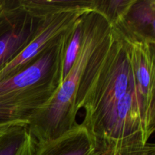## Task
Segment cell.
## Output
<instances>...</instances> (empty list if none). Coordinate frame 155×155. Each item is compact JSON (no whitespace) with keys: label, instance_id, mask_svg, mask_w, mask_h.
Instances as JSON below:
<instances>
[{"label":"cell","instance_id":"1","mask_svg":"<svg viewBox=\"0 0 155 155\" xmlns=\"http://www.w3.org/2000/svg\"><path fill=\"white\" fill-rule=\"evenodd\" d=\"M74 26L21 72L0 80V124L30 123L48 105L62 83L64 53Z\"/></svg>","mask_w":155,"mask_h":155},{"label":"cell","instance_id":"2","mask_svg":"<svg viewBox=\"0 0 155 155\" xmlns=\"http://www.w3.org/2000/svg\"><path fill=\"white\" fill-rule=\"evenodd\" d=\"M110 29L109 20L96 5L83 17L81 44L72 68L48 105L29 123L28 130L38 142L60 136L78 124L73 108L79 84L94 51Z\"/></svg>","mask_w":155,"mask_h":155},{"label":"cell","instance_id":"3","mask_svg":"<svg viewBox=\"0 0 155 155\" xmlns=\"http://www.w3.org/2000/svg\"><path fill=\"white\" fill-rule=\"evenodd\" d=\"M68 1L0 0V70L21 52Z\"/></svg>","mask_w":155,"mask_h":155},{"label":"cell","instance_id":"4","mask_svg":"<svg viewBox=\"0 0 155 155\" xmlns=\"http://www.w3.org/2000/svg\"><path fill=\"white\" fill-rule=\"evenodd\" d=\"M34 155H100L86 127L78 124L53 139L38 142Z\"/></svg>","mask_w":155,"mask_h":155},{"label":"cell","instance_id":"5","mask_svg":"<svg viewBox=\"0 0 155 155\" xmlns=\"http://www.w3.org/2000/svg\"><path fill=\"white\" fill-rule=\"evenodd\" d=\"M28 122H14L0 135V155H34L38 141Z\"/></svg>","mask_w":155,"mask_h":155},{"label":"cell","instance_id":"6","mask_svg":"<svg viewBox=\"0 0 155 155\" xmlns=\"http://www.w3.org/2000/svg\"><path fill=\"white\" fill-rule=\"evenodd\" d=\"M122 17L133 30L154 38V0H133L131 5L123 12Z\"/></svg>","mask_w":155,"mask_h":155},{"label":"cell","instance_id":"7","mask_svg":"<svg viewBox=\"0 0 155 155\" xmlns=\"http://www.w3.org/2000/svg\"><path fill=\"white\" fill-rule=\"evenodd\" d=\"M83 16H82L77 21V24L74 26V30L64 50L63 61H62V82L72 68L80 51L82 38V19Z\"/></svg>","mask_w":155,"mask_h":155},{"label":"cell","instance_id":"8","mask_svg":"<svg viewBox=\"0 0 155 155\" xmlns=\"http://www.w3.org/2000/svg\"><path fill=\"white\" fill-rule=\"evenodd\" d=\"M12 124V122H8V123H2L0 124V135Z\"/></svg>","mask_w":155,"mask_h":155},{"label":"cell","instance_id":"9","mask_svg":"<svg viewBox=\"0 0 155 155\" xmlns=\"http://www.w3.org/2000/svg\"><path fill=\"white\" fill-rule=\"evenodd\" d=\"M150 155H155V154H150Z\"/></svg>","mask_w":155,"mask_h":155}]
</instances>
